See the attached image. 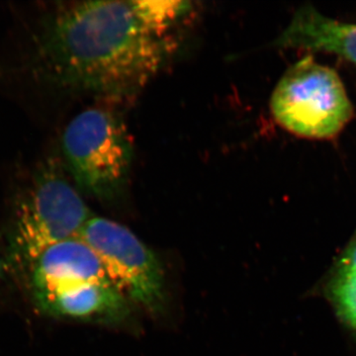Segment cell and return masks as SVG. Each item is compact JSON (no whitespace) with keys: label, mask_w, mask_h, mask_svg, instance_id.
Instances as JSON below:
<instances>
[{"label":"cell","mask_w":356,"mask_h":356,"mask_svg":"<svg viewBox=\"0 0 356 356\" xmlns=\"http://www.w3.org/2000/svg\"><path fill=\"white\" fill-rule=\"evenodd\" d=\"M192 11L191 2L177 0L63 4L42 25L35 65L62 88L132 95L175 55Z\"/></svg>","instance_id":"cell-1"},{"label":"cell","mask_w":356,"mask_h":356,"mask_svg":"<svg viewBox=\"0 0 356 356\" xmlns=\"http://www.w3.org/2000/svg\"><path fill=\"white\" fill-rule=\"evenodd\" d=\"M63 153L74 181L84 193L111 201L125 191L133 146L125 124L113 112L84 110L63 136Z\"/></svg>","instance_id":"cell-2"},{"label":"cell","mask_w":356,"mask_h":356,"mask_svg":"<svg viewBox=\"0 0 356 356\" xmlns=\"http://www.w3.org/2000/svg\"><path fill=\"white\" fill-rule=\"evenodd\" d=\"M278 124L298 137L327 140L339 135L353 115V107L336 70L305 57L280 79L270 98Z\"/></svg>","instance_id":"cell-3"},{"label":"cell","mask_w":356,"mask_h":356,"mask_svg":"<svg viewBox=\"0 0 356 356\" xmlns=\"http://www.w3.org/2000/svg\"><path fill=\"white\" fill-rule=\"evenodd\" d=\"M92 216L58 166L48 163L16 212L14 245L32 262L47 248L79 236Z\"/></svg>","instance_id":"cell-4"},{"label":"cell","mask_w":356,"mask_h":356,"mask_svg":"<svg viewBox=\"0 0 356 356\" xmlns=\"http://www.w3.org/2000/svg\"><path fill=\"white\" fill-rule=\"evenodd\" d=\"M95 250L107 277L129 300L151 313L165 307V281L156 254L127 227L92 216L79 233Z\"/></svg>","instance_id":"cell-5"},{"label":"cell","mask_w":356,"mask_h":356,"mask_svg":"<svg viewBox=\"0 0 356 356\" xmlns=\"http://www.w3.org/2000/svg\"><path fill=\"white\" fill-rule=\"evenodd\" d=\"M34 297L42 311L55 317L119 324L131 313L127 296L111 281L79 283Z\"/></svg>","instance_id":"cell-6"},{"label":"cell","mask_w":356,"mask_h":356,"mask_svg":"<svg viewBox=\"0 0 356 356\" xmlns=\"http://www.w3.org/2000/svg\"><path fill=\"white\" fill-rule=\"evenodd\" d=\"M31 264L34 296L79 283L110 281L95 250L79 236L47 248Z\"/></svg>","instance_id":"cell-7"},{"label":"cell","mask_w":356,"mask_h":356,"mask_svg":"<svg viewBox=\"0 0 356 356\" xmlns=\"http://www.w3.org/2000/svg\"><path fill=\"white\" fill-rule=\"evenodd\" d=\"M276 44L284 48L327 51L356 65V23L334 19L315 7L303 6L294 13Z\"/></svg>","instance_id":"cell-8"},{"label":"cell","mask_w":356,"mask_h":356,"mask_svg":"<svg viewBox=\"0 0 356 356\" xmlns=\"http://www.w3.org/2000/svg\"><path fill=\"white\" fill-rule=\"evenodd\" d=\"M334 300L341 316L356 329V278L339 276L334 283Z\"/></svg>","instance_id":"cell-9"},{"label":"cell","mask_w":356,"mask_h":356,"mask_svg":"<svg viewBox=\"0 0 356 356\" xmlns=\"http://www.w3.org/2000/svg\"><path fill=\"white\" fill-rule=\"evenodd\" d=\"M339 276L356 278V238L341 257Z\"/></svg>","instance_id":"cell-10"},{"label":"cell","mask_w":356,"mask_h":356,"mask_svg":"<svg viewBox=\"0 0 356 356\" xmlns=\"http://www.w3.org/2000/svg\"><path fill=\"white\" fill-rule=\"evenodd\" d=\"M4 267H6V264H4L3 259H2L1 254H0V274L4 270Z\"/></svg>","instance_id":"cell-11"}]
</instances>
